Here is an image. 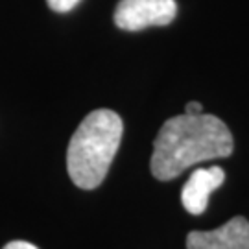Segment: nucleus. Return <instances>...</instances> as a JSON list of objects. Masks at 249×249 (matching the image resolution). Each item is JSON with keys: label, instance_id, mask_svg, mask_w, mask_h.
<instances>
[{"label": "nucleus", "instance_id": "7", "mask_svg": "<svg viewBox=\"0 0 249 249\" xmlns=\"http://www.w3.org/2000/svg\"><path fill=\"white\" fill-rule=\"evenodd\" d=\"M4 249H39V248H36V246H34V244H30V242L13 240V242H9V244H6Z\"/></svg>", "mask_w": 249, "mask_h": 249}, {"label": "nucleus", "instance_id": "5", "mask_svg": "<svg viewBox=\"0 0 249 249\" xmlns=\"http://www.w3.org/2000/svg\"><path fill=\"white\" fill-rule=\"evenodd\" d=\"M223 181H225V172L220 166L196 170L181 192V201H183L185 211L194 216L205 213L209 196L216 188L222 187Z\"/></svg>", "mask_w": 249, "mask_h": 249}, {"label": "nucleus", "instance_id": "2", "mask_svg": "<svg viewBox=\"0 0 249 249\" xmlns=\"http://www.w3.org/2000/svg\"><path fill=\"white\" fill-rule=\"evenodd\" d=\"M124 124L111 109H96L81 120L67 150V170L72 183L83 190L102 185L115 159Z\"/></svg>", "mask_w": 249, "mask_h": 249}, {"label": "nucleus", "instance_id": "8", "mask_svg": "<svg viewBox=\"0 0 249 249\" xmlns=\"http://www.w3.org/2000/svg\"><path fill=\"white\" fill-rule=\"evenodd\" d=\"M185 113L187 115H199V113H203V106L199 102H188L185 107Z\"/></svg>", "mask_w": 249, "mask_h": 249}, {"label": "nucleus", "instance_id": "3", "mask_svg": "<svg viewBox=\"0 0 249 249\" xmlns=\"http://www.w3.org/2000/svg\"><path fill=\"white\" fill-rule=\"evenodd\" d=\"M176 15V0H120L115 9V24L125 32H139L150 26H166Z\"/></svg>", "mask_w": 249, "mask_h": 249}, {"label": "nucleus", "instance_id": "1", "mask_svg": "<svg viewBox=\"0 0 249 249\" xmlns=\"http://www.w3.org/2000/svg\"><path fill=\"white\" fill-rule=\"evenodd\" d=\"M234 141L229 127L218 116L179 115L168 118L153 141L151 174L170 181L197 162L229 157Z\"/></svg>", "mask_w": 249, "mask_h": 249}, {"label": "nucleus", "instance_id": "4", "mask_svg": "<svg viewBox=\"0 0 249 249\" xmlns=\"http://www.w3.org/2000/svg\"><path fill=\"white\" fill-rule=\"evenodd\" d=\"M187 249H249V222L234 216L214 231H190Z\"/></svg>", "mask_w": 249, "mask_h": 249}, {"label": "nucleus", "instance_id": "6", "mask_svg": "<svg viewBox=\"0 0 249 249\" xmlns=\"http://www.w3.org/2000/svg\"><path fill=\"white\" fill-rule=\"evenodd\" d=\"M48 2V6L53 9V11H57V13H67V11H71L78 6V2L80 0H46Z\"/></svg>", "mask_w": 249, "mask_h": 249}]
</instances>
